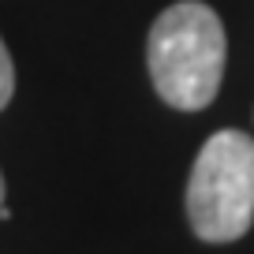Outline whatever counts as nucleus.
I'll return each instance as SVG.
<instances>
[{
	"label": "nucleus",
	"instance_id": "20e7f679",
	"mask_svg": "<svg viewBox=\"0 0 254 254\" xmlns=\"http://www.w3.org/2000/svg\"><path fill=\"white\" fill-rule=\"evenodd\" d=\"M0 209H4V176H0Z\"/></svg>",
	"mask_w": 254,
	"mask_h": 254
},
{
	"label": "nucleus",
	"instance_id": "f257e3e1",
	"mask_svg": "<svg viewBox=\"0 0 254 254\" xmlns=\"http://www.w3.org/2000/svg\"><path fill=\"white\" fill-rule=\"evenodd\" d=\"M224 60L228 38L209 4L180 0L153 19L146 38V67L165 105L180 112H202L213 105L224 79Z\"/></svg>",
	"mask_w": 254,
	"mask_h": 254
},
{
	"label": "nucleus",
	"instance_id": "7ed1b4c3",
	"mask_svg": "<svg viewBox=\"0 0 254 254\" xmlns=\"http://www.w3.org/2000/svg\"><path fill=\"white\" fill-rule=\"evenodd\" d=\"M11 94H15V64H11V53L4 45V38H0V112L11 101Z\"/></svg>",
	"mask_w": 254,
	"mask_h": 254
},
{
	"label": "nucleus",
	"instance_id": "f03ea898",
	"mask_svg": "<svg viewBox=\"0 0 254 254\" xmlns=\"http://www.w3.org/2000/svg\"><path fill=\"white\" fill-rule=\"evenodd\" d=\"M187 221L206 243H236L254 224V138L217 131L206 138L187 180Z\"/></svg>",
	"mask_w": 254,
	"mask_h": 254
}]
</instances>
